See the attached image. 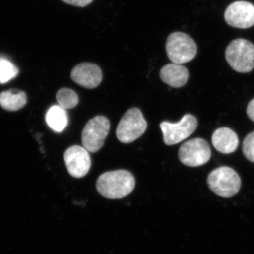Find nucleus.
Masks as SVG:
<instances>
[{"label":"nucleus","mask_w":254,"mask_h":254,"mask_svg":"<svg viewBox=\"0 0 254 254\" xmlns=\"http://www.w3.org/2000/svg\"><path fill=\"white\" fill-rule=\"evenodd\" d=\"M134 177L127 170L107 172L98 177L96 188L98 193L109 199L125 198L134 190Z\"/></svg>","instance_id":"f257e3e1"},{"label":"nucleus","mask_w":254,"mask_h":254,"mask_svg":"<svg viewBox=\"0 0 254 254\" xmlns=\"http://www.w3.org/2000/svg\"><path fill=\"white\" fill-rule=\"evenodd\" d=\"M207 182L210 190L222 198H231L237 194L242 185L237 172L227 166L213 170L209 174Z\"/></svg>","instance_id":"f03ea898"},{"label":"nucleus","mask_w":254,"mask_h":254,"mask_svg":"<svg viewBox=\"0 0 254 254\" xmlns=\"http://www.w3.org/2000/svg\"><path fill=\"white\" fill-rule=\"evenodd\" d=\"M225 59L237 72H250L254 68V45L242 38L234 40L225 50Z\"/></svg>","instance_id":"7ed1b4c3"},{"label":"nucleus","mask_w":254,"mask_h":254,"mask_svg":"<svg viewBox=\"0 0 254 254\" xmlns=\"http://www.w3.org/2000/svg\"><path fill=\"white\" fill-rule=\"evenodd\" d=\"M166 52L169 59L173 63L182 64L194 59L197 54V46L186 33L175 32L167 39Z\"/></svg>","instance_id":"20e7f679"},{"label":"nucleus","mask_w":254,"mask_h":254,"mask_svg":"<svg viewBox=\"0 0 254 254\" xmlns=\"http://www.w3.org/2000/svg\"><path fill=\"white\" fill-rule=\"evenodd\" d=\"M147 122L138 108L128 110L120 120L117 128L116 136L123 143H132L140 138L146 131Z\"/></svg>","instance_id":"39448f33"},{"label":"nucleus","mask_w":254,"mask_h":254,"mask_svg":"<svg viewBox=\"0 0 254 254\" xmlns=\"http://www.w3.org/2000/svg\"><path fill=\"white\" fill-rule=\"evenodd\" d=\"M109 120L104 116L95 117L87 123L82 131L81 141L83 147L91 153H96L104 145L109 133Z\"/></svg>","instance_id":"423d86ee"},{"label":"nucleus","mask_w":254,"mask_h":254,"mask_svg":"<svg viewBox=\"0 0 254 254\" xmlns=\"http://www.w3.org/2000/svg\"><path fill=\"white\" fill-rule=\"evenodd\" d=\"M179 159L182 164L189 167H199L210 160L211 150L208 142L196 138L185 142L179 150Z\"/></svg>","instance_id":"0eeeda50"},{"label":"nucleus","mask_w":254,"mask_h":254,"mask_svg":"<svg viewBox=\"0 0 254 254\" xmlns=\"http://www.w3.org/2000/svg\"><path fill=\"white\" fill-rule=\"evenodd\" d=\"M165 144L173 145L190 137L198 127V120L190 114H187L179 123L163 122L160 125Z\"/></svg>","instance_id":"6e6552de"},{"label":"nucleus","mask_w":254,"mask_h":254,"mask_svg":"<svg viewBox=\"0 0 254 254\" xmlns=\"http://www.w3.org/2000/svg\"><path fill=\"white\" fill-rule=\"evenodd\" d=\"M88 150L84 147L73 145L64 154L65 165L68 173L75 178L86 176L91 167V159Z\"/></svg>","instance_id":"1a4fd4ad"},{"label":"nucleus","mask_w":254,"mask_h":254,"mask_svg":"<svg viewBox=\"0 0 254 254\" xmlns=\"http://www.w3.org/2000/svg\"><path fill=\"white\" fill-rule=\"evenodd\" d=\"M225 20L232 27H252L254 25V5L245 1L232 3L225 10Z\"/></svg>","instance_id":"9d476101"},{"label":"nucleus","mask_w":254,"mask_h":254,"mask_svg":"<svg viewBox=\"0 0 254 254\" xmlns=\"http://www.w3.org/2000/svg\"><path fill=\"white\" fill-rule=\"evenodd\" d=\"M71 78L79 86L88 89H93L101 83L103 73L98 65L85 63L79 64L73 68Z\"/></svg>","instance_id":"9b49d317"},{"label":"nucleus","mask_w":254,"mask_h":254,"mask_svg":"<svg viewBox=\"0 0 254 254\" xmlns=\"http://www.w3.org/2000/svg\"><path fill=\"white\" fill-rule=\"evenodd\" d=\"M212 143L215 149L220 153L230 154L238 148V136L231 128L221 127L214 132Z\"/></svg>","instance_id":"f8f14e48"},{"label":"nucleus","mask_w":254,"mask_h":254,"mask_svg":"<svg viewBox=\"0 0 254 254\" xmlns=\"http://www.w3.org/2000/svg\"><path fill=\"white\" fill-rule=\"evenodd\" d=\"M160 76L162 81L173 88H181L186 84L189 71L185 66L179 64H169L161 68Z\"/></svg>","instance_id":"ddd939ff"},{"label":"nucleus","mask_w":254,"mask_h":254,"mask_svg":"<svg viewBox=\"0 0 254 254\" xmlns=\"http://www.w3.org/2000/svg\"><path fill=\"white\" fill-rule=\"evenodd\" d=\"M27 103L26 93L17 89H11L0 93V105L7 111L22 109Z\"/></svg>","instance_id":"4468645a"},{"label":"nucleus","mask_w":254,"mask_h":254,"mask_svg":"<svg viewBox=\"0 0 254 254\" xmlns=\"http://www.w3.org/2000/svg\"><path fill=\"white\" fill-rule=\"evenodd\" d=\"M46 120L48 126L53 131L60 133L68 125V119L66 110L60 105H53L47 112Z\"/></svg>","instance_id":"2eb2a0df"},{"label":"nucleus","mask_w":254,"mask_h":254,"mask_svg":"<svg viewBox=\"0 0 254 254\" xmlns=\"http://www.w3.org/2000/svg\"><path fill=\"white\" fill-rule=\"evenodd\" d=\"M58 105L64 109H72L78 104L77 93L69 88H64L58 91L56 94Z\"/></svg>","instance_id":"dca6fc26"},{"label":"nucleus","mask_w":254,"mask_h":254,"mask_svg":"<svg viewBox=\"0 0 254 254\" xmlns=\"http://www.w3.org/2000/svg\"><path fill=\"white\" fill-rule=\"evenodd\" d=\"M17 66L5 57L0 56V84H4L18 76Z\"/></svg>","instance_id":"f3484780"},{"label":"nucleus","mask_w":254,"mask_h":254,"mask_svg":"<svg viewBox=\"0 0 254 254\" xmlns=\"http://www.w3.org/2000/svg\"><path fill=\"white\" fill-rule=\"evenodd\" d=\"M242 150L245 158L254 163V131L251 132L245 137L242 145Z\"/></svg>","instance_id":"a211bd4d"},{"label":"nucleus","mask_w":254,"mask_h":254,"mask_svg":"<svg viewBox=\"0 0 254 254\" xmlns=\"http://www.w3.org/2000/svg\"><path fill=\"white\" fill-rule=\"evenodd\" d=\"M66 4L78 6V7H86L88 5L91 4L93 0H62Z\"/></svg>","instance_id":"6ab92c4d"},{"label":"nucleus","mask_w":254,"mask_h":254,"mask_svg":"<svg viewBox=\"0 0 254 254\" xmlns=\"http://www.w3.org/2000/svg\"><path fill=\"white\" fill-rule=\"evenodd\" d=\"M247 115L252 121L254 122V98L249 103L247 109Z\"/></svg>","instance_id":"aec40b11"}]
</instances>
